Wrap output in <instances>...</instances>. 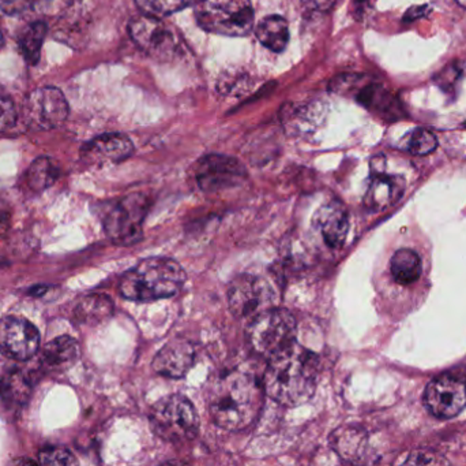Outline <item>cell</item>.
Instances as JSON below:
<instances>
[{
  "label": "cell",
  "instance_id": "cell-25",
  "mask_svg": "<svg viewBox=\"0 0 466 466\" xmlns=\"http://www.w3.org/2000/svg\"><path fill=\"white\" fill-rule=\"evenodd\" d=\"M32 394V383L29 378L21 371L8 372L3 378L0 385V396L3 401L10 404L11 407H21L26 404Z\"/></svg>",
  "mask_w": 466,
  "mask_h": 466
},
{
  "label": "cell",
  "instance_id": "cell-6",
  "mask_svg": "<svg viewBox=\"0 0 466 466\" xmlns=\"http://www.w3.org/2000/svg\"><path fill=\"white\" fill-rule=\"evenodd\" d=\"M196 16L202 29L228 37H243L254 26L251 0H199Z\"/></svg>",
  "mask_w": 466,
  "mask_h": 466
},
{
  "label": "cell",
  "instance_id": "cell-23",
  "mask_svg": "<svg viewBox=\"0 0 466 466\" xmlns=\"http://www.w3.org/2000/svg\"><path fill=\"white\" fill-rule=\"evenodd\" d=\"M423 264L420 256L412 249H400L391 257L390 273L394 281L402 286L415 284L421 276Z\"/></svg>",
  "mask_w": 466,
  "mask_h": 466
},
{
  "label": "cell",
  "instance_id": "cell-5",
  "mask_svg": "<svg viewBox=\"0 0 466 466\" xmlns=\"http://www.w3.org/2000/svg\"><path fill=\"white\" fill-rule=\"evenodd\" d=\"M149 420L153 432L166 442H188L198 434V413L193 402L180 394L156 402L150 409Z\"/></svg>",
  "mask_w": 466,
  "mask_h": 466
},
{
  "label": "cell",
  "instance_id": "cell-27",
  "mask_svg": "<svg viewBox=\"0 0 466 466\" xmlns=\"http://www.w3.org/2000/svg\"><path fill=\"white\" fill-rule=\"evenodd\" d=\"M59 177V169L49 158L33 161L26 174L27 185L35 192H43Z\"/></svg>",
  "mask_w": 466,
  "mask_h": 466
},
{
  "label": "cell",
  "instance_id": "cell-14",
  "mask_svg": "<svg viewBox=\"0 0 466 466\" xmlns=\"http://www.w3.org/2000/svg\"><path fill=\"white\" fill-rule=\"evenodd\" d=\"M40 347V333L24 317L5 316L0 320V353L11 360L26 361Z\"/></svg>",
  "mask_w": 466,
  "mask_h": 466
},
{
  "label": "cell",
  "instance_id": "cell-10",
  "mask_svg": "<svg viewBox=\"0 0 466 466\" xmlns=\"http://www.w3.org/2000/svg\"><path fill=\"white\" fill-rule=\"evenodd\" d=\"M128 32L134 43L155 59L169 60L179 54L180 36L163 18L141 14L130 22Z\"/></svg>",
  "mask_w": 466,
  "mask_h": 466
},
{
  "label": "cell",
  "instance_id": "cell-13",
  "mask_svg": "<svg viewBox=\"0 0 466 466\" xmlns=\"http://www.w3.org/2000/svg\"><path fill=\"white\" fill-rule=\"evenodd\" d=\"M68 104L57 88L35 89L27 96L24 106V118L27 126L35 130H51L65 122Z\"/></svg>",
  "mask_w": 466,
  "mask_h": 466
},
{
  "label": "cell",
  "instance_id": "cell-32",
  "mask_svg": "<svg viewBox=\"0 0 466 466\" xmlns=\"http://www.w3.org/2000/svg\"><path fill=\"white\" fill-rule=\"evenodd\" d=\"M331 5H333V0H301V7L309 16L326 13Z\"/></svg>",
  "mask_w": 466,
  "mask_h": 466
},
{
  "label": "cell",
  "instance_id": "cell-7",
  "mask_svg": "<svg viewBox=\"0 0 466 466\" xmlns=\"http://www.w3.org/2000/svg\"><path fill=\"white\" fill-rule=\"evenodd\" d=\"M330 89L339 95L353 96L364 109L389 122H396L405 117L404 107L393 92L360 74L336 77L330 82Z\"/></svg>",
  "mask_w": 466,
  "mask_h": 466
},
{
  "label": "cell",
  "instance_id": "cell-2",
  "mask_svg": "<svg viewBox=\"0 0 466 466\" xmlns=\"http://www.w3.org/2000/svg\"><path fill=\"white\" fill-rule=\"evenodd\" d=\"M262 383L241 371L216 379L208 396L210 418L220 429L240 431L254 423L263 407Z\"/></svg>",
  "mask_w": 466,
  "mask_h": 466
},
{
  "label": "cell",
  "instance_id": "cell-17",
  "mask_svg": "<svg viewBox=\"0 0 466 466\" xmlns=\"http://www.w3.org/2000/svg\"><path fill=\"white\" fill-rule=\"evenodd\" d=\"M312 222L329 248L339 249L344 245L350 232V215L341 202L333 200L318 208Z\"/></svg>",
  "mask_w": 466,
  "mask_h": 466
},
{
  "label": "cell",
  "instance_id": "cell-30",
  "mask_svg": "<svg viewBox=\"0 0 466 466\" xmlns=\"http://www.w3.org/2000/svg\"><path fill=\"white\" fill-rule=\"evenodd\" d=\"M41 464L44 465H76L78 464L76 457L67 449L54 446V448H46L40 451Z\"/></svg>",
  "mask_w": 466,
  "mask_h": 466
},
{
  "label": "cell",
  "instance_id": "cell-11",
  "mask_svg": "<svg viewBox=\"0 0 466 466\" xmlns=\"http://www.w3.org/2000/svg\"><path fill=\"white\" fill-rule=\"evenodd\" d=\"M273 290L259 276L241 274L229 284V309L238 319H254L273 308Z\"/></svg>",
  "mask_w": 466,
  "mask_h": 466
},
{
  "label": "cell",
  "instance_id": "cell-22",
  "mask_svg": "<svg viewBox=\"0 0 466 466\" xmlns=\"http://www.w3.org/2000/svg\"><path fill=\"white\" fill-rule=\"evenodd\" d=\"M320 115L322 109L319 104H289L282 111V123L287 130L311 131L319 125Z\"/></svg>",
  "mask_w": 466,
  "mask_h": 466
},
{
  "label": "cell",
  "instance_id": "cell-31",
  "mask_svg": "<svg viewBox=\"0 0 466 466\" xmlns=\"http://www.w3.org/2000/svg\"><path fill=\"white\" fill-rule=\"evenodd\" d=\"M16 119L15 107L8 93L0 88V133L13 128Z\"/></svg>",
  "mask_w": 466,
  "mask_h": 466
},
{
  "label": "cell",
  "instance_id": "cell-24",
  "mask_svg": "<svg viewBox=\"0 0 466 466\" xmlns=\"http://www.w3.org/2000/svg\"><path fill=\"white\" fill-rule=\"evenodd\" d=\"M74 314L79 323L90 326L98 325L112 316L114 303L111 298L104 295H86L82 298Z\"/></svg>",
  "mask_w": 466,
  "mask_h": 466
},
{
  "label": "cell",
  "instance_id": "cell-1",
  "mask_svg": "<svg viewBox=\"0 0 466 466\" xmlns=\"http://www.w3.org/2000/svg\"><path fill=\"white\" fill-rule=\"evenodd\" d=\"M319 360L300 345L268 360L262 386L266 396L284 407H299L314 397Z\"/></svg>",
  "mask_w": 466,
  "mask_h": 466
},
{
  "label": "cell",
  "instance_id": "cell-19",
  "mask_svg": "<svg viewBox=\"0 0 466 466\" xmlns=\"http://www.w3.org/2000/svg\"><path fill=\"white\" fill-rule=\"evenodd\" d=\"M331 448L344 461L359 464L367 451V434L355 426L339 427L331 434Z\"/></svg>",
  "mask_w": 466,
  "mask_h": 466
},
{
  "label": "cell",
  "instance_id": "cell-33",
  "mask_svg": "<svg viewBox=\"0 0 466 466\" xmlns=\"http://www.w3.org/2000/svg\"><path fill=\"white\" fill-rule=\"evenodd\" d=\"M443 460H438V456L421 451V453H412V456L408 459L407 464L413 465H430V464H443Z\"/></svg>",
  "mask_w": 466,
  "mask_h": 466
},
{
  "label": "cell",
  "instance_id": "cell-28",
  "mask_svg": "<svg viewBox=\"0 0 466 466\" xmlns=\"http://www.w3.org/2000/svg\"><path fill=\"white\" fill-rule=\"evenodd\" d=\"M401 147L408 152L416 156L429 155L438 148V140L431 131L424 128L410 130L401 140Z\"/></svg>",
  "mask_w": 466,
  "mask_h": 466
},
{
  "label": "cell",
  "instance_id": "cell-29",
  "mask_svg": "<svg viewBox=\"0 0 466 466\" xmlns=\"http://www.w3.org/2000/svg\"><path fill=\"white\" fill-rule=\"evenodd\" d=\"M136 2L142 13L164 18L187 7L193 0H136Z\"/></svg>",
  "mask_w": 466,
  "mask_h": 466
},
{
  "label": "cell",
  "instance_id": "cell-20",
  "mask_svg": "<svg viewBox=\"0 0 466 466\" xmlns=\"http://www.w3.org/2000/svg\"><path fill=\"white\" fill-rule=\"evenodd\" d=\"M78 356V342L71 337L62 336L46 345L41 355V364L48 371L63 372L76 363Z\"/></svg>",
  "mask_w": 466,
  "mask_h": 466
},
{
  "label": "cell",
  "instance_id": "cell-9",
  "mask_svg": "<svg viewBox=\"0 0 466 466\" xmlns=\"http://www.w3.org/2000/svg\"><path fill=\"white\" fill-rule=\"evenodd\" d=\"M424 405L438 419H453L466 408V367L434 378L424 391Z\"/></svg>",
  "mask_w": 466,
  "mask_h": 466
},
{
  "label": "cell",
  "instance_id": "cell-3",
  "mask_svg": "<svg viewBox=\"0 0 466 466\" xmlns=\"http://www.w3.org/2000/svg\"><path fill=\"white\" fill-rule=\"evenodd\" d=\"M185 282L179 263L168 257H149L122 276L119 290L127 300L149 303L177 295Z\"/></svg>",
  "mask_w": 466,
  "mask_h": 466
},
{
  "label": "cell",
  "instance_id": "cell-16",
  "mask_svg": "<svg viewBox=\"0 0 466 466\" xmlns=\"http://www.w3.org/2000/svg\"><path fill=\"white\" fill-rule=\"evenodd\" d=\"M196 347L186 339L168 342L153 360V369L161 377L180 379L186 377L196 363Z\"/></svg>",
  "mask_w": 466,
  "mask_h": 466
},
{
  "label": "cell",
  "instance_id": "cell-8",
  "mask_svg": "<svg viewBox=\"0 0 466 466\" xmlns=\"http://www.w3.org/2000/svg\"><path fill=\"white\" fill-rule=\"evenodd\" d=\"M147 213V200L142 194H131L115 202L103 218L106 235L117 245L128 246L142 240V224Z\"/></svg>",
  "mask_w": 466,
  "mask_h": 466
},
{
  "label": "cell",
  "instance_id": "cell-26",
  "mask_svg": "<svg viewBox=\"0 0 466 466\" xmlns=\"http://www.w3.org/2000/svg\"><path fill=\"white\" fill-rule=\"evenodd\" d=\"M46 35L44 22H35L22 30L19 36V49L29 65H35L40 59L41 46Z\"/></svg>",
  "mask_w": 466,
  "mask_h": 466
},
{
  "label": "cell",
  "instance_id": "cell-21",
  "mask_svg": "<svg viewBox=\"0 0 466 466\" xmlns=\"http://www.w3.org/2000/svg\"><path fill=\"white\" fill-rule=\"evenodd\" d=\"M258 40L273 52H282L289 41V26L282 16H268L255 27Z\"/></svg>",
  "mask_w": 466,
  "mask_h": 466
},
{
  "label": "cell",
  "instance_id": "cell-15",
  "mask_svg": "<svg viewBox=\"0 0 466 466\" xmlns=\"http://www.w3.org/2000/svg\"><path fill=\"white\" fill-rule=\"evenodd\" d=\"M134 152L131 140L125 134L108 133L96 137L82 148V159L92 166L119 163Z\"/></svg>",
  "mask_w": 466,
  "mask_h": 466
},
{
  "label": "cell",
  "instance_id": "cell-34",
  "mask_svg": "<svg viewBox=\"0 0 466 466\" xmlns=\"http://www.w3.org/2000/svg\"><path fill=\"white\" fill-rule=\"evenodd\" d=\"M3 46V36L2 33H0V48H2Z\"/></svg>",
  "mask_w": 466,
  "mask_h": 466
},
{
  "label": "cell",
  "instance_id": "cell-4",
  "mask_svg": "<svg viewBox=\"0 0 466 466\" xmlns=\"http://www.w3.org/2000/svg\"><path fill=\"white\" fill-rule=\"evenodd\" d=\"M298 326L287 309L270 308L249 323L247 337L255 353L271 360L298 344Z\"/></svg>",
  "mask_w": 466,
  "mask_h": 466
},
{
  "label": "cell",
  "instance_id": "cell-18",
  "mask_svg": "<svg viewBox=\"0 0 466 466\" xmlns=\"http://www.w3.org/2000/svg\"><path fill=\"white\" fill-rule=\"evenodd\" d=\"M405 180L401 175H389L385 171H371L364 205L370 211L380 212L397 204L404 196Z\"/></svg>",
  "mask_w": 466,
  "mask_h": 466
},
{
  "label": "cell",
  "instance_id": "cell-12",
  "mask_svg": "<svg viewBox=\"0 0 466 466\" xmlns=\"http://www.w3.org/2000/svg\"><path fill=\"white\" fill-rule=\"evenodd\" d=\"M194 180L207 193L226 191L241 185L247 171L238 159L226 155H208L197 161L193 170Z\"/></svg>",
  "mask_w": 466,
  "mask_h": 466
}]
</instances>
